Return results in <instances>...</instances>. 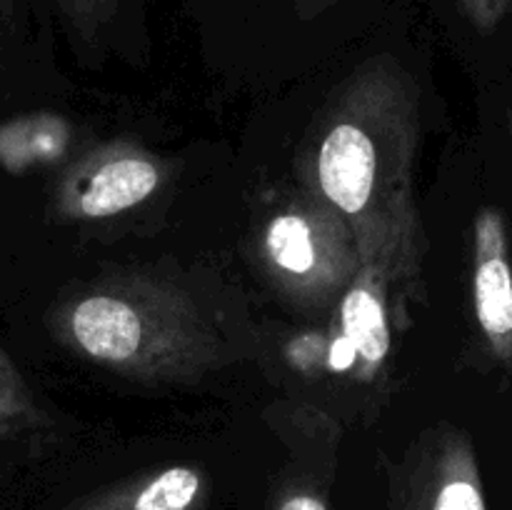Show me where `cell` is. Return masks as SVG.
Returning <instances> with one entry per match:
<instances>
[{
    "mask_svg": "<svg viewBox=\"0 0 512 510\" xmlns=\"http://www.w3.org/2000/svg\"><path fill=\"white\" fill-rule=\"evenodd\" d=\"M465 18L483 33L498 28L503 20L512 18V0H455Z\"/></svg>",
    "mask_w": 512,
    "mask_h": 510,
    "instance_id": "obj_13",
    "label": "cell"
},
{
    "mask_svg": "<svg viewBox=\"0 0 512 510\" xmlns=\"http://www.w3.org/2000/svg\"><path fill=\"white\" fill-rule=\"evenodd\" d=\"M508 130H510V140H512V95H510V103H508Z\"/></svg>",
    "mask_w": 512,
    "mask_h": 510,
    "instance_id": "obj_16",
    "label": "cell"
},
{
    "mask_svg": "<svg viewBox=\"0 0 512 510\" xmlns=\"http://www.w3.org/2000/svg\"><path fill=\"white\" fill-rule=\"evenodd\" d=\"M35 418H38V410H35L28 385L10 363L8 355L0 350V435L35 423Z\"/></svg>",
    "mask_w": 512,
    "mask_h": 510,
    "instance_id": "obj_11",
    "label": "cell"
},
{
    "mask_svg": "<svg viewBox=\"0 0 512 510\" xmlns=\"http://www.w3.org/2000/svg\"><path fill=\"white\" fill-rule=\"evenodd\" d=\"M390 510H488L473 438L435 425L413 440L390 468Z\"/></svg>",
    "mask_w": 512,
    "mask_h": 510,
    "instance_id": "obj_6",
    "label": "cell"
},
{
    "mask_svg": "<svg viewBox=\"0 0 512 510\" xmlns=\"http://www.w3.org/2000/svg\"><path fill=\"white\" fill-rule=\"evenodd\" d=\"M70 38L88 50L103 48L125 0H55Z\"/></svg>",
    "mask_w": 512,
    "mask_h": 510,
    "instance_id": "obj_10",
    "label": "cell"
},
{
    "mask_svg": "<svg viewBox=\"0 0 512 510\" xmlns=\"http://www.w3.org/2000/svg\"><path fill=\"white\" fill-rule=\"evenodd\" d=\"M63 348L138 383H185L215 370L225 345L188 293L148 278H113L68 295L50 315Z\"/></svg>",
    "mask_w": 512,
    "mask_h": 510,
    "instance_id": "obj_2",
    "label": "cell"
},
{
    "mask_svg": "<svg viewBox=\"0 0 512 510\" xmlns=\"http://www.w3.org/2000/svg\"><path fill=\"white\" fill-rule=\"evenodd\" d=\"M340 0H293V8L300 18H318Z\"/></svg>",
    "mask_w": 512,
    "mask_h": 510,
    "instance_id": "obj_14",
    "label": "cell"
},
{
    "mask_svg": "<svg viewBox=\"0 0 512 510\" xmlns=\"http://www.w3.org/2000/svg\"><path fill=\"white\" fill-rule=\"evenodd\" d=\"M268 510H333L328 498L320 488L313 483H303V480H290L270 500Z\"/></svg>",
    "mask_w": 512,
    "mask_h": 510,
    "instance_id": "obj_12",
    "label": "cell"
},
{
    "mask_svg": "<svg viewBox=\"0 0 512 510\" xmlns=\"http://www.w3.org/2000/svg\"><path fill=\"white\" fill-rule=\"evenodd\" d=\"M15 5H18V0H0V18H10Z\"/></svg>",
    "mask_w": 512,
    "mask_h": 510,
    "instance_id": "obj_15",
    "label": "cell"
},
{
    "mask_svg": "<svg viewBox=\"0 0 512 510\" xmlns=\"http://www.w3.org/2000/svg\"><path fill=\"white\" fill-rule=\"evenodd\" d=\"M420 90L390 55L365 60L320 110L298 183L353 230L358 255L428 248L415 193Z\"/></svg>",
    "mask_w": 512,
    "mask_h": 510,
    "instance_id": "obj_1",
    "label": "cell"
},
{
    "mask_svg": "<svg viewBox=\"0 0 512 510\" xmlns=\"http://www.w3.org/2000/svg\"><path fill=\"white\" fill-rule=\"evenodd\" d=\"M68 125L50 113L20 115L0 125V165L23 173L58 158L68 143Z\"/></svg>",
    "mask_w": 512,
    "mask_h": 510,
    "instance_id": "obj_9",
    "label": "cell"
},
{
    "mask_svg": "<svg viewBox=\"0 0 512 510\" xmlns=\"http://www.w3.org/2000/svg\"><path fill=\"white\" fill-rule=\"evenodd\" d=\"M170 165L133 140H110L80 155L53 193L55 215L73 223H95L135 210L160 193Z\"/></svg>",
    "mask_w": 512,
    "mask_h": 510,
    "instance_id": "obj_5",
    "label": "cell"
},
{
    "mask_svg": "<svg viewBox=\"0 0 512 510\" xmlns=\"http://www.w3.org/2000/svg\"><path fill=\"white\" fill-rule=\"evenodd\" d=\"M210 480L198 465H165L130 475L65 505V510H205Z\"/></svg>",
    "mask_w": 512,
    "mask_h": 510,
    "instance_id": "obj_8",
    "label": "cell"
},
{
    "mask_svg": "<svg viewBox=\"0 0 512 510\" xmlns=\"http://www.w3.org/2000/svg\"><path fill=\"white\" fill-rule=\"evenodd\" d=\"M470 315L480 353L503 378L512 408V228L498 205H483L470 225Z\"/></svg>",
    "mask_w": 512,
    "mask_h": 510,
    "instance_id": "obj_7",
    "label": "cell"
},
{
    "mask_svg": "<svg viewBox=\"0 0 512 510\" xmlns=\"http://www.w3.org/2000/svg\"><path fill=\"white\" fill-rule=\"evenodd\" d=\"M255 263L303 308H333L360 265L353 230L328 203L295 185L260 220Z\"/></svg>",
    "mask_w": 512,
    "mask_h": 510,
    "instance_id": "obj_3",
    "label": "cell"
},
{
    "mask_svg": "<svg viewBox=\"0 0 512 510\" xmlns=\"http://www.w3.org/2000/svg\"><path fill=\"white\" fill-rule=\"evenodd\" d=\"M423 265V253L405 248L360 255L353 280L335 303L340 335L353 350L360 378H378L393 350L398 315H403L408 303H423Z\"/></svg>",
    "mask_w": 512,
    "mask_h": 510,
    "instance_id": "obj_4",
    "label": "cell"
}]
</instances>
